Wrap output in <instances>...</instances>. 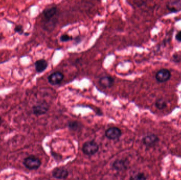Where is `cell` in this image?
Here are the masks:
<instances>
[{
	"mask_svg": "<svg viewBox=\"0 0 181 180\" xmlns=\"http://www.w3.org/2000/svg\"><path fill=\"white\" fill-rule=\"evenodd\" d=\"M1 123H2V119H1V118H0V125H1Z\"/></svg>",
	"mask_w": 181,
	"mask_h": 180,
	"instance_id": "7402d4cb",
	"label": "cell"
},
{
	"mask_svg": "<svg viewBox=\"0 0 181 180\" xmlns=\"http://www.w3.org/2000/svg\"><path fill=\"white\" fill-rule=\"evenodd\" d=\"M113 168L118 171H123L126 170L128 167V163L126 160H117L113 163Z\"/></svg>",
	"mask_w": 181,
	"mask_h": 180,
	"instance_id": "7c38bea8",
	"label": "cell"
},
{
	"mask_svg": "<svg viewBox=\"0 0 181 180\" xmlns=\"http://www.w3.org/2000/svg\"><path fill=\"white\" fill-rule=\"evenodd\" d=\"M171 77V71L167 69H162L158 71L155 75L156 81L160 83H163L169 81Z\"/></svg>",
	"mask_w": 181,
	"mask_h": 180,
	"instance_id": "3957f363",
	"label": "cell"
},
{
	"mask_svg": "<svg viewBox=\"0 0 181 180\" xmlns=\"http://www.w3.org/2000/svg\"><path fill=\"white\" fill-rule=\"evenodd\" d=\"M130 179L135 180H146L147 177H146L145 175L144 174L142 173H139L133 177H131Z\"/></svg>",
	"mask_w": 181,
	"mask_h": 180,
	"instance_id": "2e32d148",
	"label": "cell"
},
{
	"mask_svg": "<svg viewBox=\"0 0 181 180\" xmlns=\"http://www.w3.org/2000/svg\"><path fill=\"white\" fill-rule=\"evenodd\" d=\"M155 105L159 110H163L167 107V103L164 99L159 98L156 101Z\"/></svg>",
	"mask_w": 181,
	"mask_h": 180,
	"instance_id": "5bb4252c",
	"label": "cell"
},
{
	"mask_svg": "<svg viewBox=\"0 0 181 180\" xmlns=\"http://www.w3.org/2000/svg\"><path fill=\"white\" fill-rule=\"evenodd\" d=\"M174 60L176 62H178V61H180V59H178V55H177L176 56L174 55Z\"/></svg>",
	"mask_w": 181,
	"mask_h": 180,
	"instance_id": "44dd1931",
	"label": "cell"
},
{
	"mask_svg": "<svg viewBox=\"0 0 181 180\" xmlns=\"http://www.w3.org/2000/svg\"><path fill=\"white\" fill-rule=\"evenodd\" d=\"M73 40H75V42L76 43H79L80 42H81V39L79 37H76L75 38H74Z\"/></svg>",
	"mask_w": 181,
	"mask_h": 180,
	"instance_id": "ffe728a7",
	"label": "cell"
},
{
	"mask_svg": "<svg viewBox=\"0 0 181 180\" xmlns=\"http://www.w3.org/2000/svg\"><path fill=\"white\" fill-rule=\"evenodd\" d=\"M35 66L37 72L41 73L45 70L48 67V64L46 60L42 59L36 61L35 63Z\"/></svg>",
	"mask_w": 181,
	"mask_h": 180,
	"instance_id": "4fadbf2b",
	"label": "cell"
},
{
	"mask_svg": "<svg viewBox=\"0 0 181 180\" xmlns=\"http://www.w3.org/2000/svg\"><path fill=\"white\" fill-rule=\"evenodd\" d=\"M68 127L69 129H71L72 130L76 131L80 128V125L79 122H76V121L71 122H69V124H68Z\"/></svg>",
	"mask_w": 181,
	"mask_h": 180,
	"instance_id": "e0dca14e",
	"label": "cell"
},
{
	"mask_svg": "<svg viewBox=\"0 0 181 180\" xmlns=\"http://www.w3.org/2000/svg\"><path fill=\"white\" fill-rule=\"evenodd\" d=\"M159 137L154 134H148L142 139V143L147 147H152L159 143Z\"/></svg>",
	"mask_w": 181,
	"mask_h": 180,
	"instance_id": "8992f818",
	"label": "cell"
},
{
	"mask_svg": "<svg viewBox=\"0 0 181 180\" xmlns=\"http://www.w3.org/2000/svg\"><path fill=\"white\" fill-rule=\"evenodd\" d=\"M14 31L19 33L20 35H22L24 32L23 28L22 26L21 25H18L16 26L15 28H14Z\"/></svg>",
	"mask_w": 181,
	"mask_h": 180,
	"instance_id": "ac0fdd59",
	"label": "cell"
},
{
	"mask_svg": "<svg viewBox=\"0 0 181 180\" xmlns=\"http://www.w3.org/2000/svg\"><path fill=\"white\" fill-rule=\"evenodd\" d=\"M57 12V7L56 6L50 7L44 10L42 12V15L45 20L44 22L54 20V18L56 15Z\"/></svg>",
	"mask_w": 181,
	"mask_h": 180,
	"instance_id": "277c9868",
	"label": "cell"
},
{
	"mask_svg": "<svg viewBox=\"0 0 181 180\" xmlns=\"http://www.w3.org/2000/svg\"><path fill=\"white\" fill-rule=\"evenodd\" d=\"M64 74L59 71H56L50 74L48 78L49 83L52 85H56L60 84L64 79Z\"/></svg>",
	"mask_w": 181,
	"mask_h": 180,
	"instance_id": "9c48e42d",
	"label": "cell"
},
{
	"mask_svg": "<svg viewBox=\"0 0 181 180\" xmlns=\"http://www.w3.org/2000/svg\"><path fill=\"white\" fill-rule=\"evenodd\" d=\"M74 39V38L71 36L68 35L67 34H64L61 36L60 37V41L62 42H67L71 41Z\"/></svg>",
	"mask_w": 181,
	"mask_h": 180,
	"instance_id": "9a60e30c",
	"label": "cell"
},
{
	"mask_svg": "<svg viewBox=\"0 0 181 180\" xmlns=\"http://www.w3.org/2000/svg\"><path fill=\"white\" fill-rule=\"evenodd\" d=\"M107 138L111 140H116L121 137L122 132L120 129L116 127H112L108 129L105 133Z\"/></svg>",
	"mask_w": 181,
	"mask_h": 180,
	"instance_id": "5b68a950",
	"label": "cell"
},
{
	"mask_svg": "<svg viewBox=\"0 0 181 180\" xmlns=\"http://www.w3.org/2000/svg\"><path fill=\"white\" fill-rule=\"evenodd\" d=\"M49 108V107L47 103L46 102L39 103L33 107V113L37 116L42 115L48 112Z\"/></svg>",
	"mask_w": 181,
	"mask_h": 180,
	"instance_id": "52a82bcc",
	"label": "cell"
},
{
	"mask_svg": "<svg viewBox=\"0 0 181 180\" xmlns=\"http://www.w3.org/2000/svg\"><path fill=\"white\" fill-rule=\"evenodd\" d=\"M68 171L65 167H57L52 172V175L57 179H65L68 176Z\"/></svg>",
	"mask_w": 181,
	"mask_h": 180,
	"instance_id": "ba28073f",
	"label": "cell"
},
{
	"mask_svg": "<svg viewBox=\"0 0 181 180\" xmlns=\"http://www.w3.org/2000/svg\"><path fill=\"white\" fill-rule=\"evenodd\" d=\"M175 39L178 42H181V31H180L175 35Z\"/></svg>",
	"mask_w": 181,
	"mask_h": 180,
	"instance_id": "d6986e66",
	"label": "cell"
},
{
	"mask_svg": "<svg viewBox=\"0 0 181 180\" xmlns=\"http://www.w3.org/2000/svg\"><path fill=\"white\" fill-rule=\"evenodd\" d=\"M167 8L171 13H177L181 11V1L175 0L169 2L167 5Z\"/></svg>",
	"mask_w": 181,
	"mask_h": 180,
	"instance_id": "30bf717a",
	"label": "cell"
},
{
	"mask_svg": "<svg viewBox=\"0 0 181 180\" xmlns=\"http://www.w3.org/2000/svg\"><path fill=\"white\" fill-rule=\"evenodd\" d=\"M99 146L95 141H88L84 143L82 147V151L87 155H92L97 153Z\"/></svg>",
	"mask_w": 181,
	"mask_h": 180,
	"instance_id": "6da1fadb",
	"label": "cell"
},
{
	"mask_svg": "<svg viewBox=\"0 0 181 180\" xmlns=\"http://www.w3.org/2000/svg\"><path fill=\"white\" fill-rule=\"evenodd\" d=\"M23 164L27 168L33 170L38 169L40 166L42 162L38 158L34 156H30L25 158Z\"/></svg>",
	"mask_w": 181,
	"mask_h": 180,
	"instance_id": "7a4b0ae2",
	"label": "cell"
},
{
	"mask_svg": "<svg viewBox=\"0 0 181 180\" xmlns=\"http://www.w3.org/2000/svg\"><path fill=\"white\" fill-rule=\"evenodd\" d=\"M114 83L113 78L111 76H103L99 80V84L102 87L105 88H110L113 86Z\"/></svg>",
	"mask_w": 181,
	"mask_h": 180,
	"instance_id": "8fae6325",
	"label": "cell"
}]
</instances>
